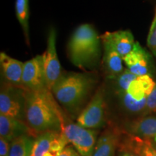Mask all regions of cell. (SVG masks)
Masks as SVG:
<instances>
[{"mask_svg": "<svg viewBox=\"0 0 156 156\" xmlns=\"http://www.w3.org/2000/svg\"><path fill=\"white\" fill-rule=\"evenodd\" d=\"M105 90L103 87H100L78 116L77 124L90 129L101 127L105 123Z\"/></svg>", "mask_w": 156, "mask_h": 156, "instance_id": "5b68a950", "label": "cell"}, {"mask_svg": "<svg viewBox=\"0 0 156 156\" xmlns=\"http://www.w3.org/2000/svg\"><path fill=\"white\" fill-rule=\"evenodd\" d=\"M23 134L32 135L23 121L0 114V137L11 142Z\"/></svg>", "mask_w": 156, "mask_h": 156, "instance_id": "9a60e30c", "label": "cell"}, {"mask_svg": "<svg viewBox=\"0 0 156 156\" xmlns=\"http://www.w3.org/2000/svg\"><path fill=\"white\" fill-rule=\"evenodd\" d=\"M0 66L4 81L15 86L22 87V75L24 62L11 57L5 52H1Z\"/></svg>", "mask_w": 156, "mask_h": 156, "instance_id": "4fadbf2b", "label": "cell"}, {"mask_svg": "<svg viewBox=\"0 0 156 156\" xmlns=\"http://www.w3.org/2000/svg\"><path fill=\"white\" fill-rule=\"evenodd\" d=\"M96 83L94 74L67 73L62 74L52 87L51 92L60 104L74 111L86 100Z\"/></svg>", "mask_w": 156, "mask_h": 156, "instance_id": "3957f363", "label": "cell"}, {"mask_svg": "<svg viewBox=\"0 0 156 156\" xmlns=\"http://www.w3.org/2000/svg\"><path fill=\"white\" fill-rule=\"evenodd\" d=\"M42 58L46 84L48 88L51 90L62 75L56 51V30L54 28H51L48 30L46 48L42 54Z\"/></svg>", "mask_w": 156, "mask_h": 156, "instance_id": "52a82bcc", "label": "cell"}, {"mask_svg": "<svg viewBox=\"0 0 156 156\" xmlns=\"http://www.w3.org/2000/svg\"><path fill=\"white\" fill-rule=\"evenodd\" d=\"M24 119L32 135L48 131L62 132L64 126L59 106L48 88L25 90Z\"/></svg>", "mask_w": 156, "mask_h": 156, "instance_id": "6da1fadb", "label": "cell"}, {"mask_svg": "<svg viewBox=\"0 0 156 156\" xmlns=\"http://www.w3.org/2000/svg\"><path fill=\"white\" fill-rule=\"evenodd\" d=\"M25 90L7 82H2L0 114L23 121L24 119Z\"/></svg>", "mask_w": 156, "mask_h": 156, "instance_id": "277c9868", "label": "cell"}, {"mask_svg": "<svg viewBox=\"0 0 156 156\" xmlns=\"http://www.w3.org/2000/svg\"><path fill=\"white\" fill-rule=\"evenodd\" d=\"M136 77H137V76L132 73L129 69H124L118 77L114 79L115 80V86H116V92L127 90L130 84Z\"/></svg>", "mask_w": 156, "mask_h": 156, "instance_id": "44dd1931", "label": "cell"}, {"mask_svg": "<svg viewBox=\"0 0 156 156\" xmlns=\"http://www.w3.org/2000/svg\"><path fill=\"white\" fill-rule=\"evenodd\" d=\"M103 53L102 64L106 75L108 79L114 80L124 71L123 58L111 45L102 42Z\"/></svg>", "mask_w": 156, "mask_h": 156, "instance_id": "5bb4252c", "label": "cell"}, {"mask_svg": "<svg viewBox=\"0 0 156 156\" xmlns=\"http://www.w3.org/2000/svg\"><path fill=\"white\" fill-rule=\"evenodd\" d=\"M62 133L82 156H92L96 144L95 132L78 124L64 125Z\"/></svg>", "mask_w": 156, "mask_h": 156, "instance_id": "8992f818", "label": "cell"}, {"mask_svg": "<svg viewBox=\"0 0 156 156\" xmlns=\"http://www.w3.org/2000/svg\"><path fill=\"white\" fill-rule=\"evenodd\" d=\"M147 44L152 54L156 58V9L147 39Z\"/></svg>", "mask_w": 156, "mask_h": 156, "instance_id": "603a6c76", "label": "cell"}, {"mask_svg": "<svg viewBox=\"0 0 156 156\" xmlns=\"http://www.w3.org/2000/svg\"><path fill=\"white\" fill-rule=\"evenodd\" d=\"M127 69L134 75L142 76L151 75L153 70L152 56L139 42H135L131 51L123 58Z\"/></svg>", "mask_w": 156, "mask_h": 156, "instance_id": "9c48e42d", "label": "cell"}, {"mask_svg": "<svg viewBox=\"0 0 156 156\" xmlns=\"http://www.w3.org/2000/svg\"><path fill=\"white\" fill-rule=\"evenodd\" d=\"M126 132L142 139L156 141V116L138 117L128 123Z\"/></svg>", "mask_w": 156, "mask_h": 156, "instance_id": "7c38bea8", "label": "cell"}, {"mask_svg": "<svg viewBox=\"0 0 156 156\" xmlns=\"http://www.w3.org/2000/svg\"><path fill=\"white\" fill-rule=\"evenodd\" d=\"M146 114H154L156 116V85L147 98Z\"/></svg>", "mask_w": 156, "mask_h": 156, "instance_id": "cb8c5ba5", "label": "cell"}, {"mask_svg": "<svg viewBox=\"0 0 156 156\" xmlns=\"http://www.w3.org/2000/svg\"><path fill=\"white\" fill-rule=\"evenodd\" d=\"M117 151H118V156H140L134 151H132V150L129 149L120 144L119 145Z\"/></svg>", "mask_w": 156, "mask_h": 156, "instance_id": "484cf974", "label": "cell"}, {"mask_svg": "<svg viewBox=\"0 0 156 156\" xmlns=\"http://www.w3.org/2000/svg\"><path fill=\"white\" fill-rule=\"evenodd\" d=\"M60 132L48 131L38 135L34 140L30 156H44L46 152L50 151L51 144Z\"/></svg>", "mask_w": 156, "mask_h": 156, "instance_id": "ac0fdd59", "label": "cell"}, {"mask_svg": "<svg viewBox=\"0 0 156 156\" xmlns=\"http://www.w3.org/2000/svg\"><path fill=\"white\" fill-rule=\"evenodd\" d=\"M126 92L136 101H141L142 99L147 98L148 96L147 93L146 92L145 87L138 77L132 82Z\"/></svg>", "mask_w": 156, "mask_h": 156, "instance_id": "7402d4cb", "label": "cell"}, {"mask_svg": "<svg viewBox=\"0 0 156 156\" xmlns=\"http://www.w3.org/2000/svg\"><path fill=\"white\" fill-rule=\"evenodd\" d=\"M101 43V37L92 25H80L75 29L68 42L70 61L80 69H93L100 61Z\"/></svg>", "mask_w": 156, "mask_h": 156, "instance_id": "7a4b0ae2", "label": "cell"}, {"mask_svg": "<svg viewBox=\"0 0 156 156\" xmlns=\"http://www.w3.org/2000/svg\"><path fill=\"white\" fill-rule=\"evenodd\" d=\"M73 156H82L77 151H75V153H74V155Z\"/></svg>", "mask_w": 156, "mask_h": 156, "instance_id": "f1b7e54d", "label": "cell"}, {"mask_svg": "<svg viewBox=\"0 0 156 156\" xmlns=\"http://www.w3.org/2000/svg\"><path fill=\"white\" fill-rule=\"evenodd\" d=\"M119 144L140 156H156V148L151 140L142 139L126 132H123Z\"/></svg>", "mask_w": 156, "mask_h": 156, "instance_id": "2e32d148", "label": "cell"}, {"mask_svg": "<svg viewBox=\"0 0 156 156\" xmlns=\"http://www.w3.org/2000/svg\"><path fill=\"white\" fill-rule=\"evenodd\" d=\"M120 98L123 106L129 112L138 114L144 113L146 114V106H147V98L142 99L141 101H136L126 91L116 92Z\"/></svg>", "mask_w": 156, "mask_h": 156, "instance_id": "ffe728a7", "label": "cell"}, {"mask_svg": "<svg viewBox=\"0 0 156 156\" xmlns=\"http://www.w3.org/2000/svg\"><path fill=\"white\" fill-rule=\"evenodd\" d=\"M22 87L30 91L48 88L42 55H38L24 62Z\"/></svg>", "mask_w": 156, "mask_h": 156, "instance_id": "ba28073f", "label": "cell"}, {"mask_svg": "<svg viewBox=\"0 0 156 156\" xmlns=\"http://www.w3.org/2000/svg\"><path fill=\"white\" fill-rule=\"evenodd\" d=\"M15 13L17 20L23 29L25 42L30 46L29 37V0H16L15 1Z\"/></svg>", "mask_w": 156, "mask_h": 156, "instance_id": "d6986e66", "label": "cell"}, {"mask_svg": "<svg viewBox=\"0 0 156 156\" xmlns=\"http://www.w3.org/2000/svg\"><path fill=\"white\" fill-rule=\"evenodd\" d=\"M10 144V142L0 137V156H9Z\"/></svg>", "mask_w": 156, "mask_h": 156, "instance_id": "d4e9b609", "label": "cell"}, {"mask_svg": "<svg viewBox=\"0 0 156 156\" xmlns=\"http://www.w3.org/2000/svg\"><path fill=\"white\" fill-rule=\"evenodd\" d=\"M100 37L101 42L111 45L122 58L131 51L135 44L133 34L129 30L106 32Z\"/></svg>", "mask_w": 156, "mask_h": 156, "instance_id": "8fae6325", "label": "cell"}, {"mask_svg": "<svg viewBox=\"0 0 156 156\" xmlns=\"http://www.w3.org/2000/svg\"><path fill=\"white\" fill-rule=\"evenodd\" d=\"M57 155H58L57 153L48 151V152H46V153L44 154V156H57Z\"/></svg>", "mask_w": 156, "mask_h": 156, "instance_id": "83f0119b", "label": "cell"}, {"mask_svg": "<svg viewBox=\"0 0 156 156\" xmlns=\"http://www.w3.org/2000/svg\"><path fill=\"white\" fill-rule=\"evenodd\" d=\"M34 140L30 134L15 138L11 142L9 156H30Z\"/></svg>", "mask_w": 156, "mask_h": 156, "instance_id": "e0dca14e", "label": "cell"}, {"mask_svg": "<svg viewBox=\"0 0 156 156\" xmlns=\"http://www.w3.org/2000/svg\"><path fill=\"white\" fill-rule=\"evenodd\" d=\"M75 151V149L73 147L67 146L64 147L60 153H58L57 156H73Z\"/></svg>", "mask_w": 156, "mask_h": 156, "instance_id": "4316f807", "label": "cell"}, {"mask_svg": "<svg viewBox=\"0 0 156 156\" xmlns=\"http://www.w3.org/2000/svg\"><path fill=\"white\" fill-rule=\"evenodd\" d=\"M151 142H152V141H151ZM152 142H153V145H154V147H155L156 148V141H153Z\"/></svg>", "mask_w": 156, "mask_h": 156, "instance_id": "f546056e", "label": "cell"}, {"mask_svg": "<svg viewBox=\"0 0 156 156\" xmlns=\"http://www.w3.org/2000/svg\"><path fill=\"white\" fill-rule=\"evenodd\" d=\"M122 133L118 127L106 128L98 139L92 156H115Z\"/></svg>", "mask_w": 156, "mask_h": 156, "instance_id": "30bf717a", "label": "cell"}]
</instances>
